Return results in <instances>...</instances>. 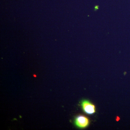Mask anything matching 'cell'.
<instances>
[{"mask_svg":"<svg viewBox=\"0 0 130 130\" xmlns=\"http://www.w3.org/2000/svg\"><path fill=\"white\" fill-rule=\"evenodd\" d=\"M74 123L77 127L81 128H86L89 125V121L85 116L80 115L75 119Z\"/></svg>","mask_w":130,"mask_h":130,"instance_id":"1","label":"cell"},{"mask_svg":"<svg viewBox=\"0 0 130 130\" xmlns=\"http://www.w3.org/2000/svg\"><path fill=\"white\" fill-rule=\"evenodd\" d=\"M82 107L84 112L89 114H92L95 112V107L89 102L86 100L83 101L82 102Z\"/></svg>","mask_w":130,"mask_h":130,"instance_id":"2","label":"cell"}]
</instances>
